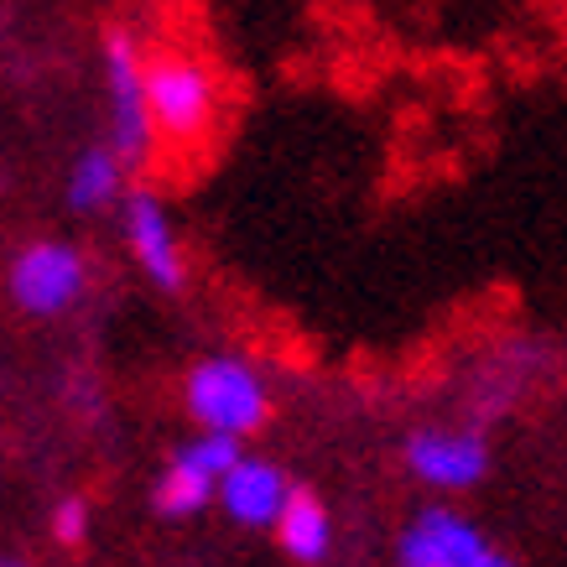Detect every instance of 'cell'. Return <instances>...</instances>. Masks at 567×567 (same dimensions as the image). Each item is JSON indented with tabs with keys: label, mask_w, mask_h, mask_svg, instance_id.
Here are the masks:
<instances>
[{
	"label": "cell",
	"mask_w": 567,
	"mask_h": 567,
	"mask_svg": "<svg viewBox=\"0 0 567 567\" xmlns=\"http://www.w3.org/2000/svg\"><path fill=\"white\" fill-rule=\"evenodd\" d=\"M188 412L198 427L229 432V437H250L266 427L271 416V391L256 364L235 360V354H208L188 370Z\"/></svg>",
	"instance_id": "6da1fadb"
},
{
	"label": "cell",
	"mask_w": 567,
	"mask_h": 567,
	"mask_svg": "<svg viewBox=\"0 0 567 567\" xmlns=\"http://www.w3.org/2000/svg\"><path fill=\"white\" fill-rule=\"evenodd\" d=\"M141 84H146L152 131L162 141H198L208 125H214L219 84H214V73H208L198 58H188V52L141 58Z\"/></svg>",
	"instance_id": "7a4b0ae2"
},
{
	"label": "cell",
	"mask_w": 567,
	"mask_h": 567,
	"mask_svg": "<svg viewBox=\"0 0 567 567\" xmlns=\"http://www.w3.org/2000/svg\"><path fill=\"white\" fill-rule=\"evenodd\" d=\"M104 84H110V152L125 162V173H136L152 162L156 131L146 110V84H141V48L121 27L104 37Z\"/></svg>",
	"instance_id": "3957f363"
},
{
	"label": "cell",
	"mask_w": 567,
	"mask_h": 567,
	"mask_svg": "<svg viewBox=\"0 0 567 567\" xmlns=\"http://www.w3.org/2000/svg\"><path fill=\"white\" fill-rule=\"evenodd\" d=\"M395 557L406 567H499L505 551L474 526L468 516L447 511V505H427L406 520V532L395 542Z\"/></svg>",
	"instance_id": "277c9868"
},
{
	"label": "cell",
	"mask_w": 567,
	"mask_h": 567,
	"mask_svg": "<svg viewBox=\"0 0 567 567\" xmlns=\"http://www.w3.org/2000/svg\"><path fill=\"white\" fill-rule=\"evenodd\" d=\"M89 287V266L84 256L63 240H42L27 245L17 260H11V302L32 318H58L69 312Z\"/></svg>",
	"instance_id": "5b68a950"
},
{
	"label": "cell",
	"mask_w": 567,
	"mask_h": 567,
	"mask_svg": "<svg viewBox=\"0 0 567 567\" xmlns=\"http://www.w3.org/2000/svg\"><path fill=\"white\" fill-rule=\"evenodd\" d=\"M235 458H240V437L204 427V437H193L188 447H177L167 474L156 480V495H152L156 511L167 520L198 516L208 499H214V489H219V474L235 464Z\"/></svg>",
	"instance_id": "8992f818"
},
{
	"label": "cell",
	"mask_w": 567,
	"mask_h": 567,
	"mask_svg": "<svg viewBox=\"0 0 567 567\" xmlns=\"http://www.w3.org/2000/svg\"><path fill=\"white\" fill-rule=\"evenodd\" d=\"M406 468L412 480L443 495H464L489 474V443L468 427H422L406 443Z\"/></svg>",
	"instance_id": "52a82bcc"
},
{
	"label": "cell",
	"mask_w": 567,
	"mask_h": 567,
	"mask_svg": "<svg viewBox=\"0 0 567 567\" xmlns=\"http://www.w3.org/2000/svg\"><path fill=\"white\" fill-rule=\"evenodd\" d=\"M125 245H131V256H136V266L146 271L152 287L183 292L188 260H183L177 229H173V219H167V208H162L156 193H131V198H125Z\"/></svg>",
	"instance_id": "ba28073f"
},
{
	"label": "cell",
	"mask_w": 567,
	"mask_h": 567,
	"mask_svg": "<svg viewBox=\"0 0 567 567\" xmlns=\"http://www.w3.org/2000/svg\"><path fill=\"white\" fill-rule=\"evenodd\" d=\"M287 495H292L287 474L276 464H266V458H245V453L224 468L219 489H214V499L224 505V516L235 520V526H245V532H271V520L281 516Z\"/></svg>",
	"instance_id": "9c48e42d"
},
{
	"label": "cell",
	"mask_w": 567,
	"mask_h": 567,
	"mask_svg": "<svg viewBox=\"0 0 567 567\" xmlns=\"http://www.w3.org/2000/svg\"><path fill=\"white\" fill-rule=\"evenodd\" d=\"M271 532L281 542V551L297 557V563H323L328 547H333V516H328V505L318 495H302V489L287 495L281 516L271 520Z\"/></svg>",
	"instance_id": "30bf717a"
},
{
	"label": "cell",
	"mask_w": 567,
	"mask_h": 567,
	"mask_svg": "<svg viewBox=\"0 0 567 567\" xmlns=\"http://www.w3.org/2000/svg\"><path fill=\"white\" fill-rule=\"evenodd\" d=\"M125 188V162L110 146H89L79 162H73L69 177V208L79 214H94V208H110Z\"/></svg>",
	"instance_id": "8fae6325"
},
{
	"label": "cell",
	"mask_w": 567,
	"mask_h": 567,
	"mask_svg": "<svg viewBox=\"0 0 567 567\" xmlns=\"http://www.w3.org/2000/svg\"><path fill=\"white\" fill-rule=\"evenodd\" d=\"M52 536H58L63 547H84V536H89V505L84 499H63V505L52 511Z\"/></svg>",
	"instance_id": "7c38bea8"
}]
</instances>
